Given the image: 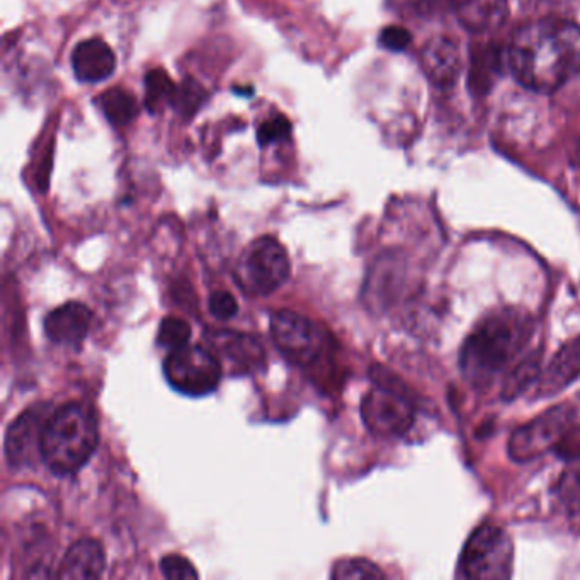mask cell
<instances>
[{"mask_svg":"<svg viewBox=\"0 0 580 580\" xmlns=\"http://www.w3.org/2000/svg\"><path fill=\"white\" fill-rule=\"evenodd\" d=\"M507 63L519 84L553 92L580 74V28L563 19H543L514 33Z\"/></svg>","mask_w":580,"mask_h":580,"instance_id":"1","label":"cell"},{"mask_svg":"<svg viewBox=\"0 0 580 580\" xmlns=\"http://www.w3.org/2000/svg\"><path fill=\"white\" fill-rule=\"evenodd\" d=\"M535 332L533 317L519 308H497L473 327L461 347L460 368L475 388L489 387L516 359Z\"/></svg>","mask_w":580,"mask_h":580,"instance_id":"2","label":"cell"},{"mask_svg":"<svg viewBox=\"0 0 580 580\" xmlns=\"http://www.w3.org/2000/svg\"><path fill=\"white\" fill-rule=\"evenodd\" d=\"M99 443V427L87 405L65 404L46 419L40 455L50 472L69 477L91 460Z\"/></svg>","mask_w":580,"mask_h":580,"instance_id":"3","label":"cell"},{"mask_svg":"<svg viewBox=\"0 0 580 580\" xmlns=\"http://www.w3.org/2000/svg\"><path fill=\"white\" fill-rule=\"evenodd\" d=\"M375 387L364 395L361 417L364 426L380 438H400L416 421V407L404 383L376 368Z\"/></svg>","mask_w":580,"mask_h":580,"instance_id":"4","label":"cell"},{"mask_svg":"<svg viewBox=\"0 0 580 580\" xmlns=\"http://www.w3.org/2000/svg\"><path fill=\"white\" fill-rule=\"evenodd\" d=\"M290 257L273 237L254 240L240 256L235 279L249 295L269 296L290 278Z\"/></svg>","mask_w":580,"mask_h":580,"instance_id":"5","label":"cell"},{"mask_svg":"<svg viewBox=\"0 0 580 580\" xmlns=\"http://www.w3.org/2000/svg\"><path fill=\"white\" fill-rule=\"evenodd\" d=\"M514 548L506 529L482 524L473 531L460 557V575L465 579L501 580L512 575Z\"/></svg>","mask_w":580,"mask_h":580,"instance_id":"6","label":"cell"},{"mask_svg":"<svg viewBox=\"0 0 580 580\" xmlns=\"http://www.w3.org/2000/svg\"><path fill=\"white\" fill-rule=\"evenodd\" d=\"M165 378L174 390L189 397L215 392L222 381L223 366L215 351L203 346H184L165 358Z\"/></svg>","mask_w":580,"mask_h":580,"instance_id":"7","label":"cell"},{"mask_svg":"<svg viewBox=\"0 0 580 580\" xmlns=\"http://www.w3.org/2000/svg\"><path fill=\"white\" fill-rule=\"evenodd\" d=\"M575 414L572 405H557L519 427L509 439V456L518 463H528L555 450L563 433L574 424Z\"/></svg>","mask_w":580,"mask_h":580,"instance_id":"8","label":"cell"},{"mask_svg":"<svg viewBox=\"0 0 580 580\" xmlns=\"http://www.w3.org/2000/svg\"><path fill=\"white\" fill-rule=\"evenodd\" d=\"M273 341L290 363L310 366L324 354V332L312 320L291 310H279L271 317Z\"/></svg>","mask_w":580,"mask_h":580,"instance_id":"9","label":"cell"},{"mask_svg":"<svg viewBox=\"0 0 580 580\" xmlns=\"http://www.w3.org/2000/svg\"><path fill=\"white\" fill-rule=\"evenodd\" d=\"M92 312L80 302L63 303L45 317V334L58 346L77 347L86 341L91 329Z\"/></svg>","mask_w":580,"mask_h":580,"instance_id":"10","label":"cell"},{"mask_svg":"<svg viewBox=\"0 0 580 580\" xmlns=\"http://www.w3.org/2000/svg\"><path fill=\"white\" fill-rule=\"evenodd\" d=\"M215 353L220 354L237 373H252L266 363V353L256 337L235 330H215L208 337Z\"/></svg>","mask_w":580,"mask_h":580,"instance_id":"11","label":"cell"},{"mask_svg":"<svg viewBox=\"0 0 580 580\" xmlns=\"http://www.w3.org/2000/svg\"><path fill=\"white\" fill-rule=\"evenodd\" d=\"M422 70L439 89H451L460 77V48L446 36H436L422 46Z\"/></svg>","mask_w":580,"mask_h":580,"instance_id":"12","label":"cell"},{"mask_svg":"<svg viewBox=\"0 0 580 580\" xmlns=\"http://www.w3.org/2000/svg\"><path fill=\"white\" fill-rule=\"evenodd\" d=\"M75 79L82 84H99L108 80L116 70V57L111 46L101 38H89L75 46L72 57Z\"/></svg>","mask_w":580,"mask_h":580,"instance_id":"13","label":"cell"},{"mask_svg":"<svg viewBox=\"0 0 580 580\" xmlns=\"http://www.w3.org/2000/svg\"><path fill=\"white\" fill-rule=\"evenodd\" d=\"M580 378V336L558 349L538 380V397H552Z\"/></svg>","mask_w":580,"mask_h":580,"instance_id":"14","label":"cell"},{"mask_svg":"<svg viewBox=\"0 0 580 580\" xmlns=\"http://www.w3.org/2000/svg\"><path fill=\"white\" fill-rule=\"evenodd\" d=\"M43 424L35 412H24L12 422L6 436L7 463L12 468L26 467L33 460L35 451H41Z\"/></svg>","mask_w":580,"mask_h":580,"instance_id":"15","label":"cell"},{"mask_svg":"<svg viewBox=\"0 0 580 580\" xmlns=\"http://www.w3.org/2000/svg\"><path fill=\"white\" fill-rule=\"evenodd\" d=\"M106 567L103 546L96 540L75 541L63 555L57 577L63 580L99 579Z\"/></svg>","mask_w":580,"mask_h":580,"instance_id":"16","label":"cell"},{"mask_svg":"<svg viewBox=\"0 0 580 580\" xmlns=\"http://www.w3.org/2000/svg\"><path fill=\"white\" fill-rule=\"evenodd\" d=\"M460 23L473 33H487L506 23L507 0H448Z\"/></svg>","mask_w":580,"mask_h":580,"instance_id":"17","label":"cell"},{"mask_svg":"<svg viewBox=\"0 0 580 580\" xmlns=\"http://www.w3.org/2000/svg\"><path fill=\"white\" fill-rule=\"evenodd\" d=\"M402 279L404 266L395 257H385L376 262L364 288V296L370 300L371 307H387L399 291Z\"/></svg>","mask_w":580,"mask_h":580,"instance_id":"18","label":"cell"},{"mask_svg":"<svg viewBox=\"0 0 580 580\" xmlns=\"http://www.w3.org/2000/svg\"><path fill=\"white\" fill-rule=\"evenodd\" d=\"M502 58L501 48L495 45H480L473 50L468 77V87L473 94L485 96L492 89L495 77L501 75Z\"/></svg>","mask_w":580,"mask_h":580,"instance_id":"19","label":"cell"},{"mask_svg":"<svg viewBox=\"0 0 580 580\" xmlns=\"http://www.w3.org/2000/svg\"><path fill=\"white\" fill-rule=\"evenodd\" d=\"M540 375L541 351H533L509 371L502 385V399L507 402L518 399L521 393L526 392L533 383L540 380Z\"/></svg>","mask_w":580,"mask_h":580,"instance_id":"20","label":"cell"},{"mask_svg":"<svg viewBox=\"0 0 580 580\" xmlns=\"http://www.w3.org/2000/svg\"><path fill=\"white\" fill-rule=\"evenodd\" d=\"M97 108L101 109L104 118L114 126L130 125L137 118L138 104L135 97L125 89H111L96 99Z\"/></svg>","mask_w":580,"mask_h":580,"instance_id":"21","label":"cell"},{"mask_svg":"<svg viewBox=\"0 0 580 580\" xmlns=\"http://www.w3.org/2000/svg\"><path fill=\"white\" fill-rule=\"evenodd\" d=\"M555 495L563 511L570 516H580V460L558 478Z\"/></svg>","mask_w":580,"mask_h":580,"instance_id":"22","label":"cell"},{"mask_svg":"<svg viewBox=\"0 0 580 580\" xmlns=\"http://www.w3.org/2000/svg\"><path fill=\"white\" fill-rule=\"evenodd\" d=\"M191 325L179 317H165L160 322L159 332H157V344L165 351H177L181 347L188 346L191 339Z\"/></svg>","mask_w":580,"mask_h":580,"instance_id":"23","label":"cell"},{"mask_svg":"<svg viewBox=\"0 0 580 580\" xmlns=\"http://www.w3.org/2000/svg\"><path fill=\"white\" fill-rule=\"evenodd\" d=\"M145 87H147V108L150 111H157L165 104H174L176 99L177 89L169 79V75L162 72V70H152L148 72L147 79H145Z\"/></svg>","mask_w":580,"mask_h":580,"instance_id":"24","label":"cell"},{"mask_svg":"<svg viewBox=\"0 0 580 580\" xmlns=\"http://www.w3.org/2000/svg\"><path fill=\"white\" fill-rule=\"evenodd\" d=\"M330 577L337 580L385 579V574L366 558H347L336 563Z\"/></svg>","mask_w":580,"mask_h":580,"instance_id":"25","label":"cell"},{"mask_svg":"<svg viewBox=\"0 0 580 580\" xmlns=\"http://www.w3.org/2000/svg\"><path fill=\"white\" fill-rule=\"evenodd\" d=\"M291 135V123L285 116H274L271 120L264 121L257 130V142L261 147H268L274 143L283 142Z\"/></svg>","mask_w":580,"mask_h":580,"instance_id":"26","label":"cell"},{"mask_svg":"<svg viewBox=\"0 0 580 580\" xmlns=\"http://www.w3.org/2000/svg\"><path fill=\"white\" fill-rule=\"evenodd\" d=\"M160 572L165 579L169 580H191L200 577V574L194 569L193 563L182 555H167V557L162 558Z\"/></svg>","mask_w":580,"mask_h":580,"instance_id":"27","label":"cell"},{"mask_svg":"<svg viewBox=\"0 0 580 580\" xmlns=\"http://www.w3.org/2000/svg\"><path fill=\"white\" fill-rule=\"evenodd\" d=\"M205 91L196 82H186L181 89H177L174 106L181 109L182 113L193 114L205 101Z\"/></svg>","mask_w":580,"mask_h":580,"instance_id":"28","label":"cell"},{"mask_svg":"<svg viewBox=\"0 0 580 580\" xmlns=\"http://www.w3.org/2000/svg\"><path fill=\"white\" fill-rule=\"evenodd\" d=\"M208 308L210 313L217 320L234 319L237 312H239V303L235 300V296L228 291H215L208 300Z\"/></svg>","mask_w":580,"mask_h":580,"instance_id":"29","label":"cell"},{"mask_svg":"<svg viewBox=\"0 0 580 580\" xmlns=\"http://www.w3.org/2000/svg\"><path fill=\"white\" fill-rule=\"evenodd\" d=\"M557 453L562 460L577 461L580 460V426H572L563 433L562 438L555 446Z\"/></svg>","mask_w":580,"mask_h":580,"instance_id":"30","label":"cell"},{"mask_svg":"<svg viewBox=\"0 0 580 580\" xmlns=\"http://www.w3.org/2000/svg\"><path fill=\"white\" fill-rule=\"evenodd\" d=\"M412 41V35L400 26H388L380 33V45L390 52H402Z\"/></svg>","mask_w":580,"mask_h":580,"instance_id":"31","label":"cell"}]
</instances>
